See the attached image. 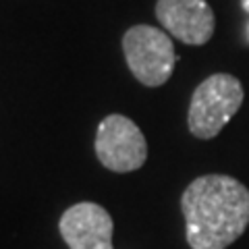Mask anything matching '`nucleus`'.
<instances>
[{
    "label": "nucleus",
    "mask_w": 249,
    "mask_h": 249,
    "mask_svg": "<svg viewBox=\"0 0 249 249\" xmlns=\"http://www.w3.org/2000/svg\"><path fill=\"white\" fill-rule=\"evenodd\" d=\"M191 249H227L249 224V189L227 175H204L181 197Z\"/></svg>",
    "instance_id": "1"
},
{
    "label": "nucleus",
    "mask_w": 249,
    "mask_h": 249,
    "mask_svg": "<svg viewBox=\"0 0 249 249\" xmlns=\"http://www.w3.org/2000/svg\"><path fill=\"white\" fill-rule=\"evenodd\" d=\"M245 91L237 77L216 73L201 81L191 96L187 124L193 137L212 139L239 112Z\"/></svg>",
    "instance_id": "2"
},
{
    "label": "nucleus",
    "mask_w": 249,
    "mask_h": 249,
    "mask_svg": "<svg viewBox=\"0 0 249 249\" xmlns=\"http://www.w3.org/2000/svg\"><path fill=\"white\" fill-rule=\"evenodd\" d=\"M123 52L133 77L145 88L164 85L178 60L170 36L152 25H135L124 31Z\"/></svg>",
    "instance_id": "3"
},
{
    "label": "nucleus",
    "mask_w": 249,
    "mask_h": 249,
    "mask_svg": "<svg viewBox=\"0 0 249 249\" xmlns=\"http://www.w3.org/2000/svg\"><path fill=\"white\" fill-rule=\"evenodd\" d=\"M96 156L112 173H133L147 160V142L137 124L123 114H108L96 131Z\"/></svg>",
    "instance_id": "4"
},
{
    "label": "nucleus",
    "mask_w": 249,
    "mask_h": 249,
    "mask_svg": "<svg viewBox=\"0 0 249 249\" xmlns=\"http://www.w3.org/2000/svg\"><path fill=\"white\" fill-rule=\"evenodd\" d=\"M58 231L69 249H112V216L93 201H79L65 210Z\"/></svg>",
    "instance_id": "5"
},
{
    "label": "nucleus",
    "mask_w": 249,
    "mask_h": 249,
    "mask_svg": "<svg viewBox=\"0 0 249 249\" xmlns=\"http://www.w3.org/2000/svg\"><path fill=\"white\" fill-rule=\"evenodd\" d=\"M156 17L170 36L189 46H204L214 36L216 19L206 0H158Z\"/></svg>",
    "instance_id": "6"
},
{
    "label": "nucleus",
    "mask_w": 249,
    "mask_h": 249,
    "mask_svg": "<svg viewBox=\"0 0 249 249\" xmlns=\"http://www.w3.org/2000/svg\"><path fill=\"white\" fill-rule=\"evenodd\" d=\"M241 4H243V11L249 13V0H241Z\"/></svg>",
    "instance_id": "7"
}]
</instances>
